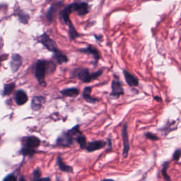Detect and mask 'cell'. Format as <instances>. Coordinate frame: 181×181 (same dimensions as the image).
Wrapping results in <instances>:
<instances>
[{"instance_id": "obj_1", "label": "cell", "mask_w": 181, "mask_h": 181, "mask_svg": "<svg viewBox=\"0 0 181 181\" xmlns=\"http://www.w3.org/2000/svg\"><path fill=\"white\" fill-rule=\"evenodd\" d=\"M23 146L21 149V154L23 156H32L35 154V149L40 144V140L35 136H30L23 139Z\"/></svg>"}, {"instance_id": "obj_2", "label": "cell", "mask_w": 181, "mask_h": 181, "mask_svg": "<svg viewBox=\"0 0 181 181\" xmlns=\"http://www.w3.org/2000/svg\"><path fill=\"white\" fill-rule=\"evenodd\" d=\"M47 62L45 60H38L35 64V76L40 86H45L46 82L45 81L46 72Z\"/></svg>"}, {"instance_id": "obj_3", "label": "cell", "mask_w": 181, "mask_h": 181, "mask_svg": "<svg viewBox=\"0 0 181 181\" xmlns=\"http://www.w3.org/2000/svg\"><path fill=\"white\" fill-rule=\"evenodd\" d=\"M74 76L84 83H89L93 80V73L89 72L87 68H78L74 71Z\"/></svg>"}, {"instance_id": "obj_4", "label": "cell", "mask_w": 181, "mask_h": 181, "mask_svg": "<svg viewBox=\"0 0 181 181\" xmlns=\"http://www.w3.org/2000/svg\"><path fill=\"white\" fill-rule=\"evenodd\" d=\"M38 41L43 45L49 51H51V52H53L54 53H56L59 51L58 49L57 48L55 41L49 37L48 34L43 33L42 35H40L38 38Z\"/></svg>"}, {"instance_id": "obj_5", "label": "cell", "mask_w": 181, "mask_h": 181, "mask_svg": "<svg viewBox=\"0 0 181 181\" xmlns=\"http://www.w3.org/2000/svg\"><path fill=\"white\" fill-rule=\"evenodd\" d=\"M74 135L68 130L66 132H64L62 135L59 136L57 139V145L62 147H67L71 146L73 143Z\"/></svg>"}, {"instance_id": "obj_6", "label": "cell", "mask_w": 181, "mask_h": 181, "mask_svg": "<svg viewBox=\"0 0 181 181\" xmlns=\"http://www.w3.org/2000/svg\"><path fill=\"white\" fill-rule=\"evenodd\" d=\"M122 137L123 141V150L122 156L124 158H127L128 156L129 152V142L128 137V132H127V125L125 124L122 129Z\"/></svg>"}, {"instance_id": "obj_7", "label": "cell", "mask_w": 181, "mask_h": 181, "mask_svg": "<svg viewBox=\"0 0 181 181\" xmlns=\"http://www.w3.org/2000/svg\"><path fill=\"white\" fill-rule=\"evenodd\" d=\"M111 89L112 91L110 93V96L115 97H120V96L124 94V89L122 87V84L119 79H114L112 81L111 84Z\"/></svg>"}, {"instance_id": "obj_8", "label": "cell", "mask_w": 181, "mask_h": 181, "mask_svg": "<svg viewBox=\"0 0 181 181\" xmlns=\"http://www.w3.org/2000/svg\"><path fill=\"white\" fill-rule=\"evenodd\" d=\"M62 6H63L62 2H56V3L53 4L50 6V7L49 8L48 12H47L46 14L47 19H48L50 22H52V21H54L55 17H56L57 12H58L59 8H60Z\"/></svg>"}, {"instance_id": "obj_9", "label": "cell", "mask_w": 181, "mask_h": 181, "mask_svg": "<svg viewBox=\"0 0 181 181\" xmlns=\"http://www.w3.org/2000/svg\"><path fill=\"white\" fill-rule=\"evenodd\" d=\"M106 142L102 140H96V141L90 142L87 143L86 149L88 152H93L95 151L103 149L106 146Z\"/></svg>"}, {"instance_id": "obj_10", "label": "cell", "mask_w": 181, "mask_h": 181, "mask_svg": "<svg viewBox=\"0 0 181 181\" xmlns=\"http://www.w3.org/2000/svg\"><path fill=\"white\" fill-rule=\"evenodd\" d=\"M73 12H74V2L69 4V5L64 8L61 12H59V16H60V18L62 19L66 24H68V23L70 21L69 15Z\"/></svg>"}, {"instance_id": "obj_11", "label": "cell", "mask_w": 181, "mask_h": 181, "mask_svg": "<svg viewBox=\"0 0 181 181\" xmlns=\"http://www.w3.org/2000/svg\"><path fill=\"white\" fill-rule=\"evenodd\" d=\"M78 51L80 52L85 53V54L86 55H93V57H94L96 62H97L101 59V55H100L99 51L95 47L91 45H89L88 47H86V48L79 49Z\"/></svg>"}, {"instance_id": "obj_12", "label": "cell", "mask_w": 181, "mask_h": 181, "mask_svg": "<svg viewBox=\"0 0 181 181\" xmlns=\"http://www.w3.org/2000/svg\"><path fill=\"white\" fill-rule=\"evenodd\" d=\"M74 12L77 13L79 16H83L89 13V4L86 2H74Z\"/></svg>"}, {"instance_id": "obj_13", "label": "cell", "mask_w": 181, "mask_h": 181, "mask_svg": "<svg viewBox=\"0 0 181 181\" xmlns=\"http://www.w3.org/2000/svg\"><path fill=\"white\" fill-rule=\"evenodd\" d=\"M22 64V59L18 54H13L11 59L10 66L12 72H16L18 70Z\"/></svg>"}, {"instance_id": "obj_14", "label": "cell", "mask_w": 181, "mask_h": 181, "mask_svg": "<svg viewBox=\"0 0 181 181\" xmlns=\"http://www.w3.org/2000/svg\"><path fill=\"white\" fill-rule=\"evenodd\" d=\"M123 74H124L127 84L129 86H137L139 85V80H138V79L135 75H133L132 74H131L130 72L124 69L123 70Z\"/></svg>"}, {"instance_id": "obj_15", "label": "cell", "mask_w": 181, "mask_h": 181, "mask_svg": "<svg viewBox=\"0 0 181 181\" xmlns=\"http://www.w3.org/2000/svg\"><path fill=\"white\" fill-rule=\"evenodd\" d=\"M45 102V98L42 96H34L31 101L32 110L35 111L40 110Z\"/></svg>"}, {"instance_id": "obj_16", "label": "cell", "mask_w": 181, "mask_h": 181, "mask_svg": "<svg viewBox=\"0 0 181 181\" xmlns=\"http://www.w3.org/2000/svg\"><path fill=\"white\" fill-rule=\"evenodd\" d=\"M91 87L90 86L85 87L82 93L83 99H84L87 103H96V102L99 101V99L91 96Z\"/></svg>"}, {"instance_id": "obj_17", "label": "cell", "mask_w": 181, "mask_h": 181, "mask_svg": "<svg viewBox=\"0 0 181 181\" xmlns=\"http://www.w3.org/2000/svg\"><path fill=\"white\" fill-rule=\"evenodd\" d=\"M15 100L18 106H22L25 104L28 101V96L24 91L18 90L16 91L15 95Z\"/></svg>"}, {"instance_id": "obj_18", "label": "cell", "mask_w": 181, "mask_h": 181, "mask_svg": "<svg viewBox=\"0 0 181 181\" xmlns=\"http://www.w3.org/2000/svg\"><path fill=\"white\" fill-rule=\"evenodd\" d=\"M57 163L59 168V169H60L61 171H62L64 172H67V173H73V169H72V167L70 166L65 164L60 156L57 157Z\"/></svg>"}, {"instance_id": "obj_19", "label": "cell", "mask_w": 181, "mask_h": 181, "mask_svg": "<svg viewBox=\"0 0 181 181\" xmlns=\"http://www.w3.org/2000/svg\"><path fill=\"white\" fill-rule=\"evenodd\" d=\"M60 93L63 96L68 97H76L79 94V91L76 88H69L63 89L60 91Z\"/></svg>"}, {"instance_id": "obj_20", "label": "cell", "mask_w": 181, "mask_h": 181, "mask_svg": "<svg viewBox=\"0 0 181 181\" xmlns=\"http://www.w3.org/2000/svg\"><path fill=\"white\" fill-rule=\"evenodd\" d=\"M68 27H69V38L70 40H75L76 38H77L81 36L79 33L76 31V30L75 29V28L72 24V21H70L69 23H68Z\"/></svg>"}, {"instance_id": "obj_21", "label": "cell", "mask_w": 181, "mask_h": 181, "mask_svg": "<svg viewBox=\"0 0 181 181\" xmlns=\"http://www.w3.org/2000/svg\"><path fill=\"white\" fill-rule=\"evenodd\" d=\"M54 57L57 60V62H58V64H59V65H61V64H62V63L67 62L68 61L67 57L65 55H64L63 53H62L59 50L57 52L55 53Z\"/></svg>"}, {"instance_id": "obj_22", "label": "cell", "mask_w": 181, "mask_h": 181, "mask_svg": "<svg viewBox=\"0 0 181 181\" xmlns=\"http://www.w3.org/2000/svg\"><path fill=\"white\" fill-rule=\"evenodd\" d=\"M76 140L77 142V143L79 144L80 148L82 149H86V145H87V142H86V138L85 136H84L82 134L77 135L76 137Z\"/></svg>"}, {"instance_id": "obj_23", "label": "cell", "mask_w": 181, "mask_h": 181, "mask_svg": "<svg viewBox=\"0 0 181 181\" xmlns=\"http://www.w3.org/2000/svg\"><path fill=\"white\" fill-rule=\"evenodd\" d=\"M15 88V84L14 83H10V84H5L4 86V91H3V95L4 96H8L11 93L14 91Z\"/></svg>"}, {"instance_id": "obj_24", "label": "cell", "mask_w": 181, "mask_h": 181, "mask_svg": "<svg viewBox=\"0 0 181 181\" xmlns=\"http://www.w3.org/2000/svg\"><path fill=\"white\" fill-rule=\"evenodd\" d=\"M168 166H169V162H165L163 164V168L161 170V173H162L163 177L164 178V179L166 181H171V178L170 176L168 175L167 173V169Z\"/></svg>"}, {"instance_id": "obj_25", "label": "cell", "mask_w": 181, "mask_h": 181, "mask_svg": "<svg viewBox=\"0 0 181 181\" xmlns=\"http://www.w3.org/2000/svg\"><path fill=\"white\" fill-rule=\"evenodd\" d=\"M18 18L19 20H20V21L21 23H27L29 19V16L26 14H25L24 12H21L18 13Z\"/></svg>"}, {"instance_id": "obj_26", "label": "cell", "mask_w": 181, "mask_h": 181, "mask_svg": "<svg viewBox=\"0 0 181 181\" xmlns=\"http://www.w3.org/2000/svg\"><path fill=\"white\" fill-rule=\"evenodd\" d=\"M144 136H145L146 139L152 140V141H157V140L159 139V138L156 135H154V134L152 132H146Z\"/></svg>"}, {"instance_id": "obj_27", "label": "cell", "mask_w": 181, "mask_h": 181, "mask_svg": "<svg viewBox=\"0 0 181 181\" xmlns=\"http://www.w3.org/2000/svg\"><path fill=\"white\" fill-rule=\"evenodd\" d=\"M40 176H41V173H40V171L38 169H35L33 172V177L32 181H39L40 179Z\"/></svg>"}, {"instance_id": "obj_28", "label": "cell", "mask_w": 181, "mask_h": 181, "mask_svg": "<svg viewBox=\"0 0 181 181\" xmlns=\"http://www.w3.org/2000/svg\"><path fill=\"white\" fill-rule=\"evenodd\" d=\"M181 156V151L180 149H177L174 152L173 155V160L174 161H178Z\"/></svg>"}, {"instance_id": "obj_29", "label": "cell", "mask_w": 181, "mask_h": 181, "mask_svg": "<svg viewBox=\"0 0 181 181\" xmlns=\"http://www.w3.org/2000/svg\"><path fill=\"white\" fill-rule=\"evenodd\" d=\"M3 181H17V178L16 176L13 174H10V175H8L4 178Z\"/></svg>"}, {"instance_id": "obj_30", "label": "cell", "mask_w": 181, "mask_h": 181, "mask_svg": "<svg viewBox=\"0 0 181 181\" xmlns=\"http://www.w3.org/2000/svg\"><path fill=\"white\" fill-rule=\"evenodd\" d=\"M55 68H56V65L55 63H53L52 62H48V69L50 73H52L55 71Z\"/></svg>"}, {"instance_id": "obj_31", "label": "cell", "mask_w": 181, "mask_h": 181, "mask_svg": "<svg viewBox=\"0 0 181 181\" xmlns=\"http://www.w3.org/2000/svg\"><path fill=\"white\" fill-rule=\"evenodd\" d=\"M108 149L107 151L108 152V151H110V150L111 151V149H112V142H111V139H110V138H108Z\"/></svg>"}, {"instance_id": "obj_32", "label": "cell", "mask_w": 181, "mask_h": 181, "mask_svg": "<svg viewBox=\"0 0 181 181\" xmlns=\"http://www.w3.org/2000/svg\"><path fill=\"white\" fill-rule=\"evenodd\" d=\"M154 100H156V101H158V102H161L162 101V99H161V97H159V96H154Z\"/></svg>"}, {"instance_id": "obj_33", "label": "cell", "mask_w": 181, "mask_h": 181, "mask_svg": "<svg viewBox=\"0 0 181 181\" xmlns=\"http://www.w3.org/2000/svg\"><path fill=\"white\" fill-rule=\"evenodd\" d=\"M39 181H50V178H40Z\"/></svg>"}, {"instance_id": "obj_34", "label": "cell", "mask_w": 181, "mask_h": 181, "mask_svg": "<svg viewBox=\"0 0 181 181\" xmlns=\"http://www.w3.org/2000/svg\"><path fill=\"white\" fill-rule=\"evenodd\" d=\"M101 181H116V180H112V179H103V180H102Z\"/></svg>"}, {"instance_id": "obj_35", "label": "cell", "mask_w": 181, "mask_h": 181, "mask_svg": "<svg viewBox=\"0 0 181 181\" xmlns=\"http://www.w3.org/2000/svg\"><path fill=\"white\" fill-rule=\"evenodd\" d=\"M19 181H25V178H23V177H21L20 178V180H19Z\"/></svg>"}, {"instance_id": "obj_36", "label": "cell", "mask_w": 181, "mask_h": 181, "mask_svg": "<svg viewBox=\"0 0 181 181\" xmlns=\"http://www.w3.org/2000/svg\"><path fill=\"white\" fill-rule=\"evenodd\" d=\"M56 181H60V180H59V179H58V178H57Z\"/></svg>"}, {"instance_id": "obj_37", "label": "cell", "mask_w": 181, "mask_h": 181, "mask_svg": "<svg viewBox=\"0 0 181 181\" xmlns=\"http://www.w3.org/2000/svg\"><path fill=\"white\" fill-rule=\"evenodd\" d=\"M180 165H181V163H180Z\"/></svg>"}]
</instances>
